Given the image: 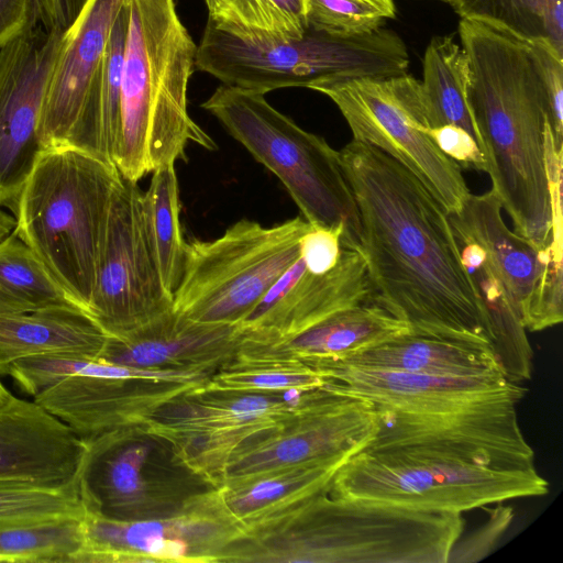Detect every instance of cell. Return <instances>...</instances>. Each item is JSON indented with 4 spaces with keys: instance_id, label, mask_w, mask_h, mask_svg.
Listing matches in <instances>:
<instances>
[{
    "instance_id": "1",
    "label": "cell",
    "mask_w": 563,
    "mask_h": 563,
    "mask_svg": "<svg viewBox=\"0 0 563 563\" xmlns=\"http://www.w3.org/2000/svg\"><path fill=\"white\" fill-rule=\"evenodd\" d=\"M375 302L411 332L492 342L448 212L405 166L364 142L339 151Z\"/></svg>"
},
{
    "instance_id": "2",
    "label": "cell",
    "mask_w": 563,
    "mask_h": 563,
    "mask_svg": "<svg viewBox=\"0 0 563 563\" xmlns=\"http://www.w3.org/2000/svg\"><path fill=\"white\" fill-rule=\"evenodd\" d=\"M468 64L467 102L492 191L516 233L549 247L552 202L547 165L551 130L541 63L532 43L460 19Z\"/></svg>"
},
{
    "instance_id": "3",
    "label": "cell",
    "mask_w": 563,
    "mask_h": 563,
    "mask_svg": "<svg viewBox=\"0 0 563 563\" xmlns=\"http://www.w3.org/2000/svg\"><path fill=\"white\" fill-rule=\"evenodd\" d=\"M462 514L313 495L246 527L222 563H448Z\"/></svg>"
},
{
    "instance_id": "4",
    "label": "cell",
    "mask_w": 563,
    "mask_h": 563,
    "mask_svg": "<svg viewBox=\"0 0 563 563\" xmlns=\"http://www.w3.org/2000/svg\"><path fill=\"white\" fill-rule=\"evenodd\" d=\"M128 32L121 82V132L113 164L137 183L147 174L185 159L189 143L216 150L190 118L189 79L197 45L174 0H125Z\"/></svg>"
},
{
    "instance_id": "5",
    "label": "cell",
    "mask_w": 563,
    "mask_h": 563,
    "mask_svg": "<svg viewBox=\"0 0 563 563\" xmlns=\"http://www.w3.org/2000/svg\"><path fill=\"white\" fill-rule=\"evenodd\" d=\"M120 179L114 164L88 152L71 146L46 148L13 212L12 232L87 313Z\"/></svg>"
},
{
    "instance_id": "6",
    "label": "cell",
    "mask_w": 563,
    "mask_h": 563,
    "mask_svg": "<svg viewBox=\"0 0 563 563\" xmlns=\"http://www.w3.org/2000/svg\"><path fill=\"white\" fill-rule=\"evenodd\" d=\"M408 49L394 31L378 27L356 35H335L307 27L300 37H239L207 22L197 46L196 68L223 85L266 95L282 88L324 81L406 74Z\"/></svg>"
},
{
    "instance_id": "7",
    "label": "cell",
    "mask_w": 563,
    "mask_h": 563,
    "mask_svg": "<svg viewBox=\"0 0 563 563\" xmlns=\"http://www.w3.org/2000/svg\"><path fill=\"white\" fill-rule=\"evenodd\" d=\"M201 107L279 178L308 223L343 227L358 242V210L339 151L275 109L262 92L221 85Z\"/></svg>"
},
{
    "instance_id": "8",
    "label": "cell",
    "mask_w": 563,
    "mask_h": 563,
    "mask_svg": "<svg viewBox=\"0 0 563 563\" xmlns=\"http://www.w3.org/2000/svg\"><path fill=\"white\" fill-rule=\"evenodd\" d=\"M549 483L533 468L501 470L451 456L397 448H364L336 471V498L462 514L516 498L544 496Z\"/></svg>"
},
{
    "instance_id": "9",
    "label": "cell",
    "mask_w": 563,
    "mask_h": 563,
    "mask_svg": "<svg viewBox=\"0 0 563 563\" xmlns=\"http://www.w3.org/2000/svg\"><path fill=\"white\" fill-rule=\"evenodd\" d=\"M84 441L76 488L86 514L123 522L158 519L219 488L145 423Z\"/></svg>"
},
{
    "instance_id": "10",
    "label": "cell",
    "mask_w": 563,
    "mask_h": 563,
    "mask_svg": "<svg viewBox=\"0 0 563 563\" xmlns=\"http://www.w3.org/2000/svg\"><path fill=\"white\" fill-rule=\"evenodd\" d=\"M310 227L302 217L273 227L242 219L212 241L188 243L174 310L199 322L241 324L299 258Z\"/></svg>"
},
{
    "instance_id": "11",
    "label": "cell",
    "mask_w": 563,
    "mask_h": 563,
    "mask_svg": "<svg viewBox=\"0 0 563 563\" xmlns=\"http://www.w3.org/2000/svg\"><path fill=\"white\" fill-rule=\"evenodd\" d=\"M329 97L353 140L384 152L411 172L449 213L459 212L470 190L461 167L429 134L421 81L409 74L324 81L310 88Z\"/></svg>"
},
{
    "instance_id": "12",
    "label": "cell",
    "mask_w": 563,
    "mask_h": 563,
    "mask_svg": "<svg viewBox=\"0 0 563 563\" xmlns=\"http://www.w3.org/2000/svg\"><path fill=\"white\" fill-rule=\"evenodd\" d=\"M303 393L195 387L162 405L145 424L168 440L188 465L220 486L235 450L253 434L289 418Z\"/></svg>"
},
{
    "instance_id": "13",
    "label": "cell",
    "mask_w": 563,
    "mask_h": 563,
    "mask_svg": "<svg viewBox=\"0 0 563 563\" xmlns=\"http://www.w3.org/2000/svg\"><path fill=\"white\" fill-rule=\"evenodd\" d=\"M81 528L82 544L71 563H222L246 530L219 488L158 519L123 522L85 512Z\"/></svg>"
},
{
    "instance_id": "14",
    "label": "cell",
    "mask_w": 563,
    "mask_h": 563,
    "mask_svg": "<svg viewBox=\"0 0 563 563\" xmlns=\"http://www.w3.org/2000/svg\"><path fill=\"white\" fill-rule=\"evenodd\" d=\"M173 302L148 240L143 192L121 176L88 313L108 336L120 338L172 310Z\"/></svg>"
},
{
    "instance_id": "15",
    "label": "cell",
    "mask_w": 563,
    "mask_h": 563,
    "mask_svg": "<svg viewBox=\"0 0 563 563\" xmlns=\"http://www.w3.org/2000/svg\"><path fill=\"white\" fill-rule=\"evenodd\" d=\"M377 428L371 401L323 387L307 390L289 418L235 450L223 479L300 463L344 462L366 446Z\"/></svg>"
},
{
    "instance_id": "16",
    "label": "cell",
    "mask_w": 563,
    "mask_h": 563,
    "mask_svg": "<svg viewBox=\"0 0 563 563\" xmlns=\"http://www.w3.org/2000/svg\"><path fill=\"white\" fill-rule=\"evenodd\" d=\"M517 402H492L445 412L376 407L378 428L365 448H397L451 456L493 468L536 467L518 420Z\"/></svg>"
},
{
    "instance_id": "17",
    "label": "cell",
    "mask_w": 563,
    "mask_h": 563,
    "mask_svg": "<svg viewBox=\"0 0 563 563\" xmlns=\"http://www.w3.org/2000/svg\"><path fill=\"white\" fill-rule=\"evenodd\" d=\"M66 36L37 24L0 48V207L12 212L42 152L40 119Z\"/></svg>"
},
{
    "instance_id": "18",
    "label": "cell",
    "mask_w": 563,
    "mask_h": 563,
    "mask_svg": "<svg viewBox=\"0 0 563 563\" xmlns=\"http://www.w3.org/2000/svg\"><path fill=\"white\" fill-rule=\"evenodd\" d=\"M501 205L489 190L470 194L462 209L449 213L454 231L483 246L515 301L526 330L534 332L563 320V254L539 247L511 231L501 217Z\"/></svg>"
},
{
    "instance_id": "19",
    "label": "cell",
    "mask_w": 563,
    "mask_h": 563,
    "mask_svg": "<svg viewBox=\"0 0 563 563\" xmlns=\"http://www.w3.org/2000/svg\"><path fill=\"white\" fill-rule=\"evenodd\" d=\"M372 301L375 295L358 243H345L336 265L322 274L309 272L299 257L240 327L251 339H287L339 310Z\"/></svg>"
},
{
    "instance_id": "20",
    "label": "cell",
    "mask_w": 563,
    "mask_h": 563,
    "mask_svg": "<svg viewBox=\"0 0 563 563\" xmlns=\"http://www.w3.org/2000/svg\"><path fill=\"white\" fill-rule=\"evenodd\" d=\"M299 361L323 378V388L364 398L379 408L408 412H445L501 401L518 404L527 393L505 376L453 377L363 368L328 358Z\"/></svg>"
},
{
    "instance_id": "21",
    "label": "cell",
    "mask_w": 563,
    "mask_h": 563,
    "mask_svg": "<svg viewBox=\"0 0 563 563\" xmlns=\"http://www.w3.org/2000/svg\"><path fill=\"white\" fill-rule=\"evenodd\" d=\"M124 0H89L53 68L38 124L43 150L79 148L84 118L113 22Z\"/></svg>"
},
{
    "instance_id": "22",
    "label": "cell",
    "mask_w": 563,
    "mask_h": 563,
    "mask_svg": "<svg viewBox=\"0 0 563 563\" xmlns=\"http://www.w3.org/2000/svg\"><path fill=\"white\" fill-rule=\"evenodd\" d=\"M88 358L79 372L33 397L81 439L118 428L144 424L166 401L194 384L108 377L90 373Z\"/></svg>"
},
{
    "instance_id": "23",
    "label": "cell",
    "mask_w": 563,
    "mask_h": 563,
    "mask_svg": "<svg viewBox=\"0 0 563 563\" xmlns=\"http://www.w3.org/2000/svg\"><path fill=\"white\" fill-rule=\"evenodd\" d=\"M241 338L240 324L199 322L173 308L123 336H108L97 360L150 371L213 375L234 357Z\"/></svg>"
},
{
    "instance_id": "24",
    "label": "cell",
    "mask_w": 563,
    "mask_h": 563,
    "mask_svg": "<svg viewBox=\"0 0 563 563\" xmlns=\"http://www.w3.org/2000/svg\"><path fill=\"white\" fill-rule=\"evenodd\" d=\"M85 441L34 400L12 398L0 408V481L76 486Z\"/></svg>"
},
{
    "instance_id": "25",
    "label": "cell",
    "mask_w": 563,
    "mask_h": 563,
    "mask_svg": "<svg viewBox=\"0 0 563 563\" xmlns=\"http://www.w3.org/2000/svg\"><path fill=\"white\" fill-rule=\"evenodd\" d=\"M410 331L406 322L372 301L339 310L287 339L255 340L242 333L235 354L280 360L339 358Z\"/></svg>"
},
{
    "instance_id": "26",
    "label": "cell",
    "mask_w": 563,
    "mask_h": 563,
    "mask_svg": "<svg viewBox=\"0 0 563 563\" xmlns=\"http://www.w3.org/2000/svg\"><path fill=\"white\" fill-rule=\"evenodd\" d=\"M328 360L363 368L440 376H505L487 341L411 331Z\"/></svg>"
},
{
    "instance_id": "27",
    "label": "cell",
    "mask_w": 563,
    "mask_h": 563,
    "mask_svg": "<svg viewBox=\"0 0 563 563\" xmlns=\"http://www.w3.org/2000/svg\"><path fill=\"white\" fill-rule=\"evenodd\" d=\"M108 335L78 306L0 316V375L13 362L43 354L97 358Z\"/></svg>"
},
{
    "instance_id": "28",
    "label": "cell",
    "mask_w": 563,
    "mask_h": 563,
    "mask_svg": "<svg viewBox=\"0 0 563 563\" xmlns=\"http://www.w3.org/2000/svg\"><path fill=\"white\" fill-rule=\"evenodd\" d=\"M344 462L300 463L225 478L219 489L233 516L249 527L329 492Z\"/></svg>"
},
{
    "instance_id": "29",
    "label": "cell",
    "mask_w": 563,
    "mask_h": 563,
    "mask_svg": "<svg viewBox=\"0 0 563 563\" xmlns=\"http://www.w3.org/2000/svg\"><path fill=\"white\" fill-rule=\"evenodd\" d=\"M453 232L462 263L486 311L492 332L490 345L505 376L514 383L529 380L533 351L515 301L483 246Z\"/></svg>"
},
{
    "instance_id": "30",
    "label": "cell",
    "mask_w": 563,
    "mask_h": 563,
    "mask_svg": "<svg viewBox=\"0 0 563 563\" xmlns=\"http://www.w3.org/2000/svg\"><path fill=\"white\" fill-rule=\"evenodd\" d=\"M124 0L110 32L84 118L79 150L113 164L121 132V82L128 32Z\"/></svg>"
},
{
    "instance_id": "31",
    "label": "cell",
    "mask_w": 563,
    "mask_h": 563,
    "mask_svg": "<svg viewBox=\"0 0 563 563\" xmlns=\"http://www.w3.org/2000/svg\"><path fill=\"white\" fill-rule=\"evenodd\" d=\"M421 81L430 128L454 125L482 142L467 102L468 64L461 45L451 35L429 42L422 62Z\"/></svg>"
},
{
    "instance_id": "32",
    "label": "cell",
    "mask_w": 563,
    "mask_h": 563,
    "mask_svg": "<svg viewBox=\"0 0 563 563\" xmlns=\"http://www.w3.org/2000/svg\"><path fill=\"white\" fill-rule=\"evenodd\" d=\"M460 19L483 23L563 58V0H452Z\"/></svg>"
},
{
    "instance_id": "33",
    "label": "cell",
    "mask_w": 563,
    "mask_h": 563,
    "mask_svg": "<svg viewBox=\"0 0 563 563\" xmlns=\"http://www.w3.org/2000/svg\"><path fill=\"white\" fill-rule=\"evenodd\" d=\"M146 231L166 289L173 295L184 275L188 243L180 228L179 187L175 166L152 173L143 192Z\"/></svg>"
},
{
    "instance_id": "34",
    "label": "cell",
    "mask_w": 563,
    "mask_h": 563,
    "mask_svg": "<svg viewBox=\"0 0 563 563\" xmlns=\"http://www.w3.org/2000/svg\"><path fill=\"white\" fill-rule=\"evenodd\" d=\"M55 306L78 305L53 279L32 250L12 232L0 241V316Z\"/></svg>"
},
{
    "instance_id": "35",
    "label": "cell",
    "mask_w": 563,
    "mask_h": 563,
    "mask_svg": "<svg viewBox=\"0 0 563 563\" xmlns=\"http://www.w3.org/2000/svg\"><path fill=\"white\" fill-rule=\"evenodd\" d=\"M82 517L0 522V562L71 563L82 544Z\"/></svg>"
},
{
    "instance_id": "36",
    "label": "cell",
    "mask_w": 563,
    "mask_h": 563,
    "mask_svg": "<svg viewBox=\"0 0 563 563\" xmlns=\"http://www.w3.org/2000/svg\"><path fill=\"white\" fill-rule=\"evenodd\" d=\"M323 378L299 360L246 357L235 354L202 386L251 393L307 391L323 385Z\"/></svg>"
},
{
    "instance_id": "37",
    "label": "cell",
    "mask_w": 563,
    "mask_h": 563,
    "mask_svg": "<svg viewBox=\"0 0 563 563\" xmlns=\"http://www.w3.org/2000/svg\"><path fill=\"white\" fill-rule=\"evenodd\" d=\"M84 515L76 486L49 488L0 481V522H34Z\"/></svg>"
},
{
    "instance_id": "38",
    "label": "cell",
    "mask_w": 563,
    "mask_h": 563,
    "mask_svg": "<svg viewBox=\"0 0 563 563\" xmlns=\"http://www.w3.org/2000/svg\"><path fill=\"white\" fill-rule=\"evenodd\" d=\"M208 21L239 37L294 36L267 0H205ZM296 37V36H295Z\"/></svg>"
},
{
    "instance_id": "39",
    "label": "cell",
    "mask_w": 563,
    "mask_h": 563,
    "mask_svg": "<svg viewBox=\"0 0 563 563\" xmlns=\"http://www.w3.org/2000/svg\"><path fill=\"white\" fill-rule=\"evenodd\" d=\"M386 15L364 0H306L307 27L335 35H356L383 26Z\"/></svg>"
},
{
    "instance_id": "40",
    "label": "cell",
    "mask_w": 563,
    "mask_h": 563,
    "mask_svg": "<svg viewBox=\"0 0 563 563\" xmlns=\"http://www.w3.org/2000/svg\"><path fill=\"white\" fill-rule=\"evenodd\" d=\"M88 358L91 357L76 354L34 355L11 363L3 375L11 376L23 391L34 397L77 374Z\"/></svg>"
},
{
    "instance_id": "41",
    "label": "cell",
    "mask_w": 563,
    "mask_h": 563,
    "mask_svg": "<svg viewBox=\"0 0 563 563\" xmlns=\"http://www.w3.org/2000/svg\"><path fill=\"white\" fill-rule=\"evenodd\" d=\"M345 243H358L343 227L311 225L299 242L300 258L307 269L322 274L333 268L339 262Z\"/></svg>"
},
{
    "instance_id": "42",
    "label": "cell",
    "mask_w": 563,
    "mask_h": 563,
    "mask_svg": "<svg viewBox=\"0 0 563 563\" xmlns=\"http://www.w3.org/2000/svg\"><path fill=\"white\" fill-rule=\"evenodd\" d=\"M490 511L488 520L464 540H457L454 544L449 562H477L493 550L496 542L505 533L512 520V509L508 506L496 504Z\"/></svg>"
},
{
    "instance_id": "43",
    "label": "cell",
    "mask_w": 563,
    "mask_h": 563,
    "mask_svg": "<svg viewBox=\"0 0 563 563\" xmlns=\"http://www.w3.org/2000/svg\"><path fill=\"white\" fill-rule=\"evenodd\" d=\"M533 45L541 63L547 86L550 125L555 147L563 151V58L543 45Z\"/></svg>"
},
{
    "instance_id": "44",
    "label": "cell",
    "mask_w": 563,
    "mask_h": 563,
    "mask_svg": "<svg viewBox=\"0 0 563 563\" xmlns=\"http://www.w3.org/2000/svg\"><path fill=\"white\" fill-rule=\"evenodd\" d=\"M438 147L461 168L486 173V161L479 145L466 131L454 125L429 130Z\"/></svg>"
},
{
    "instance_id": "45",
    "label": "cell",
    "mask_w": 563,
    "mask_h": 563,
    "mask_svg": "<svg viewBox=\"0 0 563 563\" xmlns=\"http://www.w3.org/2000/svg\"><path fill=\"white\" fill-rule=\"evenodd\" d=\"M37 24L34 0H0V48Z\"/></svg>"
},
{
    "instance_id": "46",
    "label": "cell",
    "mask_w": 563,
    "mask_h": 563,
    "mask_svg": "<svg viewBox=\"0 0 563 563\" xmlns=\"http://www.w3.org/2000/svg\"><path fill=\"white\" fill-rule=\"evenodd\" d=\"M285 20L291 33L300 37L307 29L306 0H267Z\"/></svg>"
},
{
    "instance_id": "47",
    "label": "cell",
    "mask_w": 563,
    "mask_h": 563,
    "mask_svg": "<svg viewBox=\"0 0 563 563\" xmlns=\"http://www.w3.org/2000/svg\"><path fill=\"white\" fill-rule=\"evenodd\" d=\"M89 0H53V30L66 31L78 19Z\"/></svg>"
},
{
    "instance_id": "48",
    "label": "cell",
    "mask_w": 563,
    "mask_h": 563,
    "mask_svg": "<svg viewBox=\"0 0 563 563\" xmlns=\"http://www.w3.org/2000/svg\"><path fill=\"white\" fill-rule=\"evenodd\" d=\"M40 24L46 30H53V0H34Z\"/></svg>"
},
{
    "instance_id": "49",
    "label": "cell",
    "mask_w": 563,
    "mask_h": 563,
    "mask_svg": "<svg viewBox=\"0 0 563 563\" xmlns=\"http://www.w3.org/2000/svg\"><path fill=\"white\" fill-rule=\"evenodd\" d=\"M15 227V219L9 216L0 207V241L12 233Z\"/></svg>"
},
{
    "instance_id": "50",
    "label": "cell",
    "mask_w": 563,
    "mask_h": 563,
    "mask_svg": "<svg viewBox=\"0 0 563 563\" xmlns=\"http://www.w3.org/2000/svg\"><path fill=\"white\" fill-rule=\"evenodd\" d=\"M377 9H379L387 19H394L396 14V7L394 0H364Z\"/></svg>"
},
{
    "instance_id": "51",
    "label": "cell",
    "mask_w": 563,
    "mask_h": 563,
    "mask_svg": "<svg viewBox=\"0 0 563 563\" xmlns=\"http://www.w3.org/2000/svg\"><path fill=\"white\" fill-rule=\"evenodd\" d=\"M12 394L4 387L0 380V408L3 407L11 398Z\"/></svg>"
},
{
    "instance_id": "52",
    "label": "cell",
    "mask_w": 563,
    "mask_h": 563,
    "mask_svg": "<svg viewBox=\"0 0 563 563\" xmlns=\"http://www.w3.org/2000/svg\"><path fill=\"white\" fill-rule=\"evenodd\" d=\"M440 1H443V2H446V3H450L452 2V0H440Z\"/></svg>"
}]
</instances>
